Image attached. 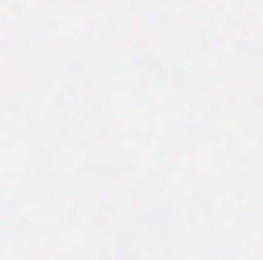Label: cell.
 Masks as SVG:
<instances>
[]
</instances>
